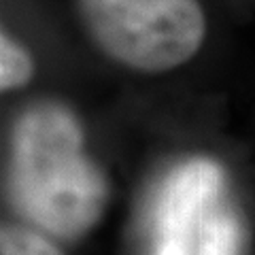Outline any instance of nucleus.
Masks as SVG:
<instances>
[{"mask_svg": "<svg viewBox=\"0 0 255 255\" xmlns=\"http://www.w3.org/2000/svg\"><path fill=\"white\" fill-rule=\"evenodd\" d=\"M241 241L243 232L236 217L219 213L202 221L194 255H238Z\"/></svg>", "mask_w": 255, "mask_h": 255, "instance_id": "5", "label": "nucleus"}, {"mask_svg": "<svg viewBox=\"0 0 255 255\" xmlns=\"http://www.w3.org/2000/svg\"><path fill=\"white\" fill-rule=\"evenodd\" d=\"M96 47L140 73H164L194 58L206 34L198 0H77Z\"/></svg>", "mask_w": 255, "mask_h": 255, "instance_id": "2", "label": "nucleus"}, {"mask_svg": "<svg viewBox=\"0 0 255 255\" xmlns=\"http://www.w3.org/2000/svg\"><path fill=\"white\" fill-rule=\"evenodd\" d=\"M6 191L15 211L51 236L77 238L100 221L109 181L85 155L83 128L68 107L38 102L17 117Z\"/></svg>", "mask_w": 255, "mask_h": 255, "instance_id": "1", "label": "nucleus"}, {"mask_svg": "<svg viewBox=\"0 0 255 255\" xmlns=\"http://www.w3.org/2000/svg\"><path fill=\"white\" fill-rule=\"evenodd\" d=\"M223 187L219 164L206 157L187 159L164 183L157 206L155 255H194L198 226Z\"/></svg>", "mask_w": 255, "mask_h": 255, "instance_id": "3", "label": "nucleus"}, {"mask_svg": "<svg viewBox=\"0 0 255 255\" xmlns=\"http://www.w3.org/2000/svg\"><path fill=\"white\" fill-rule=\"evenodd\" d=\"M34 77V60L23 45L0 28V94L26 87Z\"/></svg>", "mask_w": 255, "mask_h": 255, "instance_id": "4", "label": "nucleus"}, {"mask_svg": "<svg viewBox=\"0 0 255 255\" xmlns=\"http://www.w3.org/2000/svg\"><path fill=\"white\" fill-rule=\"evenodd\" d=\"M0 255H64L41 232L0 223Z\"/></svg>", "mask_w": 255, "mask_h": 255, "instance_id": "6", "label": "nucleus"}]
</instances>
